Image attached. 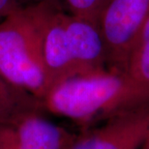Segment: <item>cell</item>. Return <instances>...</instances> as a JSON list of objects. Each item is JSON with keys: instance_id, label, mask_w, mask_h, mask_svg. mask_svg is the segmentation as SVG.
<instances>
[{"instance_id": "cell-1", "label": "cell", "mask_w": 149, "mask_h": 149, "mask_svg": "<svg viewBox=\"0 0 149 149\" xmlns=\"http://www.w3.org/2000/svg\"><path fill=\"white\" fill-rule=\"evenodd\" d=\"M55 0L20 6L0 20V72L41 100L47 93L44 39Z\"/></svg>"}, {"instance_id": "cell-2", "label": "cell", "mask_w": 149, "mask_h": 149, "mask_svg": "<svg viewBox=\"0 0 149 149\" xmlns=\"http://www.w3.org/2000/svg\"><path fill=\"white\" fill-rule=\"evenodd\" d=\"M41 103L46 112L70 119L85 129L118 112L141 107L127 74L109 68L57 83Z\"/></svg>"}, {"instance_id": "cell-3", "label": "cell", "mask_w": 149, "mask_h": 149, "mask_svg": "<svg viewBox=\"0 0 149 149\" xmlns=\"http://www.w3.org/2000/svg\"><path fill=\"white\" fill-rule=\"evenodd\" d=\"M44 62L47 92L70 77L108 69L106 46L99 24L65 14L56 6L45 33Z\"/></svg>"}, {"instance_id": "cell-4", "label": "cell", "mask_w": 149, "mask_h": 149, "mask_svg": "<svg viewBox=\"0 0 149 149\" xmlns=\"http://www.w3.org/2000/svg\"><path fill=\"white\" fill-rule=\"evenodd\" d=\"M149 19V0H109L99 26L108 68L125 73L133 46Z\"/></svg>"}, {"instance_id": "cell-5", "label": "cell", "mask_w": 149, "mask_h": 149, "mask_svg": "<svg viewBox=\"0 0 149 149\" xmlns=\"http://www.w3.org/2000/svg\"><path fill=\"white\" fill-rule=\"evenodd\" d=\"M73 136L47 118L43 107L0 119V149H68Z\"/></svg>"}, {"instance_id": "cell-6", "label": "cell", "mask_w": 149, "mask_h": 149, "mask_svg": "<svg viewBox=\"0 0 149 149\" xmlns=\"http://www.w3.org/2000/svg\"><path fill=\"white\" fill-rule=\"evenodd\" d=\"M149 131V106L126 109L74 135L68 149H141Z\"/></svg>"}, {"instance_id": "cell-7", "label": "cell", "mask_w": 149, "mask_h": 149, "mask_svg": "<svg viewBox=\"0 0 149 149\" xmlns=\"http://www.w3.org/2000/svg\"><path fill=\"white\" fill-rule=\"evenodd\" d=\"M125 74L132 83L139 105L149 106V19L134 44Z\"/></svg>"}, {"instance_id": "cell-8", "label": "cell", "mask_w": 149, "mask_h": 149, "mask_svg": "<svg viewBox=\"0 0 149 149\" xmlns=\"http://www.w3.org/2000/svg\"><path fill=\"white\" fill-rule=\"evenodd\" d=\"M38 107H42L41 100L14 85L0 72V119Z\"/></svg>"}, {"instance_id": "cell-9", "label": "cell", "mask_w": 149, "mask_h": 149, "mask_svg": "<svg viewBox=\"0 0 149 149\" xmlns=\"http://www.w3.org/2000/svg\"><path fill=\"white\" fill-rule=\"evenodd\" d=\"M109 0H65L71 14L99 24L100 17Z\"/></svg>"}, {"instance_id": "cell-10", "label": "cell", "mask_w": 149, "mask_h": 149, "mask_svg": "<svg viewBox=\"0 0 149 149\" xmlns=\"http://www.w3.org/2000/svg\"><path fill=\"white\" fill-rule=\"evenodd\" d=\"M20 7L17 0H0V20Z\"/></svg>"}, {"instance_id": "cell-11", "label": "cell", "mask_w": 149, "mask_h": 149, "mask_svg": "<svg viewBox=\"0 0 149 149\" xmlns=\"http://www.w3.org/2000/svg\"><path fill=\"white\" fill-rule=\"evenodd\" d=\"M17 1H19L20 6H24V5H29V4H34V3L47 1V0H17Z\"/></svg>"}, {"instance_id": "cell-12", "label": "cell", "mask_w": 149, "mask_h": 149, "mask_svg": "<svg viewBox=\"0 0 149 149\" xmlns=\"http://www.w3.org/2000/svg\"><path fill=\"white\" fill-rule=\"evenodd\" d=\"M141 149H149V131H148L146 136H145V139L141 145Z\"/></svg>"}]
</instances>
